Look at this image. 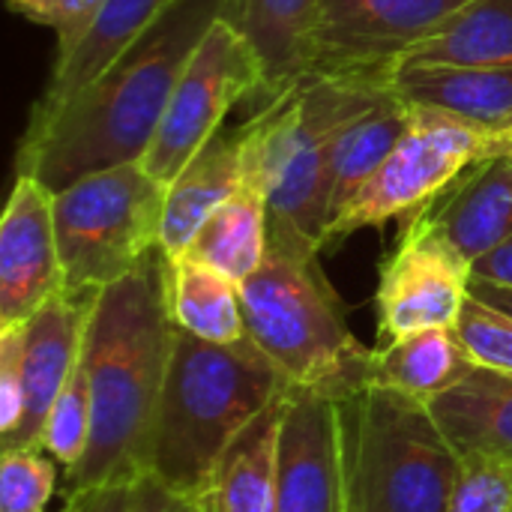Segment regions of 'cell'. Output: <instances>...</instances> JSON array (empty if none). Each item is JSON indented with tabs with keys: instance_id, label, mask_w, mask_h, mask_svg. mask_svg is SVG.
Segmentation results:
<instances>
[{
	"instance_id": "obj_15",
	"label": "cell",
	"mask_w": 512,
	"mask_h": 512,
	"mask_svg": "<svg viewBox=\"0 0 512 512\" xmlns=\"http://www.w3.org/2000/svg\"><path fill=\"white\" fill-rule=\"evenodd\" d=\"M243 123L222 129L165 189L159 249L168 261L189 252L207 219L243 186Z\"/></svg>"
},
{
	"instance_id": "obj_33",
	"label": "cell",
	"mask_w": 512,
	"mask_h": 512,
	"mask_svg": "<svg viewBox=\"0 0 512 512\" xmlns=\"http://www.w3.org/2000/svg\"><path fill=\"white\" fill-rule=\"evenodd\" d=\"M132 492H135V483L63 492V510L60 512H132Z\"/></svg>"
},
{
	"instance_id": "obj_13",
	"label": "cell",
	"mask_w": 512,
	"mask_h": 512,
	"mask_svg": "<svg viewBox=\"0 0 512 512\" xmlns=\"http://www.w3.org/2000/svg\"><path fill=\"white\" fill-rule=\"evenodd\" d=\"M60 291L54 192L33 174H15L0 219V327L24 324Z\"/></svg>"
},
{
	"instance_id": "obj_28",
	"label": "cell",
	"mask_w": 512,
	"mask_h": 512,
	"mask_svg": "<svg viewBox=\"0 0 512 512\" xmlns=\"http://www.w3.org/2000/svg\"><path fill=\"white\" fill-rule=\"evenodd\" d=\"M57 492V462L42 447H3L0 512H45Z\"/></svg>"
},
{
	"instance_id": "obj_8",
	"label": "cell",
	"mask_w": 512,
	"mask_h": 512,
	"mask_svg": "<svg viewBox=\"0 0 512 512\" xmlns=\"http://www.w3.org/2000/svg\"><path fill=\"white\" fill-rule=\"evenodd\" d=\"M411 108L414 123L408 135L333 219L327 246L342 243L360 228L417 216L474 165L512 153V129H489L435 108Z\"/></svg>"
},
{
	"instance_id": "obj_31",
	"label": "cell",
	"mask_w": 512,
	"mask_h": 512,
	"mask_svg": "<svg viewBox=\"0 0 512 512\" xmlns=\"http://www.w3.org/2000/svg\"><path fill=\"white\" fill-rule=\"evenodd\" d=\"M105 3L108 0H6L15 15L51 27L57 33V51L72 48Z\"/></svg>"
},
{
	"instance_id": "obj_27",
	"label": "cell",
	"mask_w": 512,
	"mask_h": 512,
	"mask_svg": "<svg viewBox=\"0 0 512 512\" xmlns=\"http://www.w3.org/2000/svg\"><path fill=\"white\" fill-rule=\"evenodd\" d=\"M90 423H93L90 384H87L84 366L78 363L72 378L66 381L63 393L57 396V402L42 426V438H39V447L54 456V462L63 468V474L78 468V462L84 459L87 444H90Z\"/></svg>"
},
{
	"instance_id": "obj_14",
	"label": "cell",
	"mask_w": 512,
	"mask_h": 512,
	"mask_svg": "<svg viewBox=\"0 0 512 512\" xmlns=\"http://www.w3.org/2000/svg\"><path fill=\"white\" fill-rule=\"evenodd\" d=\"M99 291H60L24 321V414L3 447H39L42 426L81 363L87 321Z\"/></svg>"
},
{
	"instance_id": "obj_18",
	"label": "cell",
	"mask_w": 512,
	"mask_h": 512,
	"mask_svg": "<svg viewBox=\"0 0 512 512\" xmlns=\"http://www.w3.org/2000/svg\"><path fill=\"white\" fill-rule=\"evenodd\" d=\"M387 87L408 105L456 114L489 129H512L510 66L393 69Z\"/></svg>"
},
{
	"instance_id": "obj_24",
	"label": "cell",
	"mask_w": 512,
	"mask_h": 512,
	"mask_svg": "<svg viewBox=\"0 0 512 512\" xmlns=\"http://www.w3.org/2000/svg\"><path fill=\"white\" fill-rule=\"evenodd\" d=\"M270 252V207L267 195L246 183L207 219L189 246V258L219 270L231 282L243 285L258 273Z\"/></svg>"
},
{
	"instance_id": "obj_5",
	"label": "cell",
	"mask_w": 512,
	"mask_h": 512,
	"mask_svg": "<svg viewBox=\"0 0 512 512\" xmlns=\"http://www.w3.org/2000/svg\"><path fill=\"white\" fill-rule=\"evenodd\" d=\"M348 512H447L462 453L429 402L360 384L339 396Z\"/></svg>"
},
{
	"instance_id": "obj_3",
	"label": "cell",
	"mask_w": 512,
	"mask_h": 512,
	"mask_svg": "<svg viewBox=\"0 0 512 512\" xmlns=\"http://www.w3.org/2000/svg\"><path fill=\"white\" fill-rule=\"evenodd\" d=\"M387 93V75H306L246 117V183L267 195L270 246L300 255L327 249L333 141Z\"/></svg>"
},
{
	"instance_id": "obj_36",
	"label": "cell",
	"mask_w": 512,
	"mask_h": 512,
	"mask_svg": "<svg viewBox=\"0 0 512 512\" xmlns=\"http://www.w3.org/2000/svg\"><path fill=\"white\" fill-rule=\"evenodd\" d=\"M471 297L501 309L512 315V291L510 288H498V285H489V282H480V279H471Z\"/></svg>"
},
{
	"instance_id": "obj_2",
	"label": "cell",
	"mask_w": 512,
	"mask_h": 512,
	"mask_svg": "<svg viewBox=\"0 0 512 512\" xmlns=\"http://www.w3.org/2000/svg\"><path fill=\"white\" fill-rule=\"evenodd\" d=\"M174 330L168 258L156 246L93 300L81 351L93 408L90 444L78 468L63 474V492L138 483L150 474Z\"/></svg>"
},
{
	"instance_id": "obj_21",
	"label": "cell",
	"mask_w": 512,
	"mask_h": 512,
	"mask_svg": "<svg viewBox=\"0 0 512 512\" xmlns=\"http://www.w3.org/2000/svg\"><path fill=\"white\" fill-rule=\"evenodd\" d=\"M474 369L477 366L468 357L456 327H435L372 348L366 381L432 405L438 396L459 387Z\"/></svg>"
},
{
	"instance_id": "obj_7",
	"label": "cell",
	"mask_w": 512,
	"mask_h": 512,
	"mask_svg": "<svg viewBox=\"0 0 512 512\" xmlns=\"http://www.w3.org/2000/svg\"><path fill=\"white\" fill-rule=\"evenodd\" d=\"M165 189L141 162H126L54 192L63 288L102 291L135 270L159 246Z\"/></svg>"
},
{
	"instance_id": "obj_17",
	"label": "cell",
	"mask_w": 512,
	"mask_h": 512,
	"mask_svg": "<svg viewBox=\"0 0 512 512\" xmlns=\"http://www.w3.org/2000/svg\"><path fill=\"white\" fill-rule=\"evenodd\" d=\"M423 213L477 264L512 237V153L474 165Z\"/></svg>"
},
{
	"instance_id": "obj_25",
	"label": "cell",
	"mask_w": 512,
	"mask_h": 512,
	"mask_svg": "<svg viewBox=\"0 0 512 512\" xmlns=\"http://www.w3.org/2000/svg\"><path fill=\"white\" fill-rule=\"evenodd\" d=\"M426 66H510L512 69V0L468 3L435 36H429L414 51H408L396 69H426Z\"/></svg>"
},
{
	"instance_id": "obj_29",
	"label": "cell",
	"mask_w": 512,
	"mask_h": 512,
	"mask_svg": "<svg viewBox=\"0 0 512 512\" xmlns=\"http://www.w3.org/2000/svg\"><path fill=\"white\" fill-rule=\"evenodd\" d=\"M456 333L474 366L512 378V315L468 297Z\"/></svg>"
},
{
	"instance_id": "obj_10",
	"label": "cell",
	"mask_w": 512,
	"mask_h": 512,
	"mask_svg": "<svg viewBox=\"0 0 512 512\" xmlns=\"http://www.w3.org/2000/svg\"><path fill=\"white\" fill-rule=\"evenodd\" d=\"M474 0H318L309 75H387Z\"/></svg>"
},
{
	"instance_id": "obj_6",
	"label": "cell",
	"mask_w": 512,
	"mask_h": 512,
	"mask_svg": "<svg viewBox=\"0 0 512 512\" xmlns=\"http://www.w3.org/2000/svg\"><path fill=\"white\" fill-rule=\"evenodd\" d=\"M240 300L246 336L291 387L342 396L366 384L372 348L351 333L318 255L270 246L258 273L240 285Z\"/></svg>"
},
{
	"instance_id": "obj_23",
	"label": "cell",
	"mask_w": 512,
	"mask_h": 512,
	"mask_svg": "<svg viewBox=\"0 0 512 512\" xmlns=\"http://www.w3.org/2000/svg\"><path fill=\"white\" fill-rule=\"evenodd\" d=\"M411 123L414 108L390 90L381 102L339 129L330 153V225L345 210V204L369 183V177L387 162L396 144L408 135Z\"/></svg>"
},
{
	"instance_id": "obj_9",
	"label": "cell",
	"mask_w": 512,
	"mask_h": 512,
	"mask_svg": "<svg viewBox=\"0 0 512 512\" xmlns=\"http://www.w3.org/2000/svg\"><path fill=\"white\" fill-rule=\"evenodd\" d=\"M261 93L264 66L252 39L228 15L216 18L183 69L141 165L168 186L222 132L228 114L243 102L255 108Z\"/></svg>"
},
{
	"instance_id": "obj_4",
	"label": "cell",
	"mask_w": 512,
	"mask_h": 512,
	"mask_svg": "<svg viewBox=\"0 0 512 512\" xmlns=\"http://www.w3.org/2000/svg\"><path fill=\"white\" fill-rule=\"evenodd\" d=\"M288 390L285 375L249 336L216 345L177 327L153 432L150 477L171 495L198 501L228 447Z\"/></svg>"
},
{
	"instance_id": "obj_32",
	"label": "cell",
	"mask_w": 512,
	"mask_h": 512,
	"mask_svg": "<svg viewBox=\"0 0 512 512\" xmlns=\"http://www.w3.org/2000/svg\"><path fill=\"white\" fill-rule=\"evenodd\" d=\"M24 324L0 327V438H12L24 414Z\"/></svg>"
},
{
	"instance_id": "obj_11",
	"label": "cell",
	"mask_w": 512,
	"mask_h": 512,
	"mask_svg": "<svg viewBox=\"0 0 512 512\" xmlns=\"http://www.w3.org/2000/svg\"><path fill=\"white\" fill-rule=\"evenodd\" d=\"M474 264L420 210L405 225L396 249L381 264L375 291L381 342L456 327L471 297Z\"/></svg>"
},
{
	"instance_id": "obj_30",
	"label": "cell",
	"mask_w": 512,
	"mask_h": 512,
	"mask_svg": "<svg viewBox=\"0 0 512 512\" xmlns=\"http://www.w3.org/2000/svg\"><path fill=\"white\" fill-rule=\"evenodd\" d=\"M447 512H512V462L462 456V474Z\"/></svg>"
},
{
	"instance_id": "obj_16",
	"label": "cell",
	"mask_w": 512,
	"mask_h": 512,
	"mask_svg": "<svg viewBox=\"0 0 512 512\" xmlns=\"http://www.w3.org/2000/svg\"><path fill=\"white\" fill-rule=\"evenodd\" d=\"M171 0H108L87 33L66 51H57L48 84L36 99L30 120H48L87 84H93L168 6Z\"/></svg>"
},
{
	"instance_id": "obj_19",
	"label": "cell",
	"mask_w": 512,
	"mask_h": 512,
	"mask_svg": "<svg viewBox=\"0 0 512 512\" xmlns=\"http://www.w3.org/2000/svg\"><path fill=\"white\" fill-rule=\"evenodd\" d=\"M315 9L318 0H231L228 18L252 39L264 66V93L252 114L309 75Z\"/></svg>"
},
{
	"instance_id": "obj_35",
	"label": "cell",
	"mask_w": 512,
	"mask_h": 512,
	"mask_svg": "<svg viewBox=\"0 0 512 512\" xmlns=\"http://www.w3.org/2000/svg\"><path fill=\"white\" fill-rule=\"evenodd\" d=\"M474 279L512 291V237L474 264Z\"/></svg>"
},
{
	"instance_id": "obj_26",
	"label": "cell",
	"mask_w": 512,
	"mask_h": 512,
	"mask_svg": "<svg viewBox=\"0 0 512 512\" xmlns=\"http://www.w3.org/2000/svg\"><path fill=\"white\" fill-rule=\"evenodd\" d=\"M168 309L180 330L204 342L231 345L246 339L240 285L189 255L168 261Z\"/></svg>"
},
{
	"instance_id": "obj_20",
	"label": "cell",
	"mask_w": 512,
	"mask_h": 512,
	"mask_svg": "<svg viewBox=\"0 0 512 512\" xmlns=\"http://www.w3.org/2000/svg\"><path fill=\"white\" fill-rule=\"evenodd\" d=\"M288 393L258 414L228 447L210 486L195 501L198 512H276L279 429Z\"/></svg>"
},
{
	"instance_id": "obj_22",
	"label": "cell",
	"mask_w": 512,
	"mask_h": 512,
	"mask_svg": "<svg viewBox=\"0 0 512 512\" xmlns=\"http://www.w3.org/2000/svg\"><path fill=\"white\" fill-rule=\"evenodd\" d=\"M432 414L462 456L512 462V378L474 369L459 387L432 402Z\"/></svg>"
},
{
	"instance_id": "obj_12",
	"label": "cell",
	"mask_w": 512,
	"mask_h": 512,
	"mask_svg": "<svg viewBox=\"0 0 512 512\" xmlns=\"http://www.w3.org/2000/svg\"><path fill=\"white\" fill-rule=\"evenodd\" d=\"M276 512H348L336 393L291 387L279 429Z\"/></svg>"
},
{
	"instance_id": "obj_34",
	"label": "cell",
	"mask_w": 512,
	"mask_h": 512,
	"mask_svg": "<svg viewBox=\"0 0 512 512\" xmlns=\"http://www.w3.org/2000/svg\"><path fill=\"white\" fill-rule=\"evenodd\" d=\"M132 512H198V507H195V501H186V498L171 495L159 480H153L147 474V477H141L135 483Z\"/></svg>"
},
{
	"instance_id": "obj_1",
	"label": "cell",
	"mask_w": 512,
	"mask_h": 512,
	"mask_svg": "<svg viewBox=\"0 0 512 512\" xmlns=\"http://www.w3.org/2000/svg\"><path fill=\"white\" fill-rule=\"evenodd\" d=\"M228 9L231 0H171L93 84L48 120L27 123L15 174L60 192L84 174L141 162L183 69Z\"/></svg>"
}]
</instances>
